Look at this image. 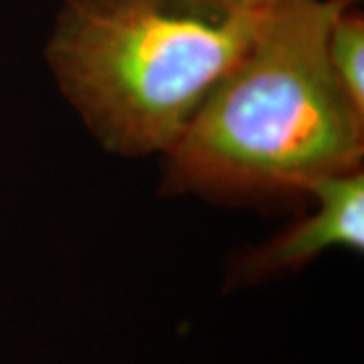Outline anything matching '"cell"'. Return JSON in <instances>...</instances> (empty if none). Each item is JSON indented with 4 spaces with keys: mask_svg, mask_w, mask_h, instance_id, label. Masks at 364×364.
Masks as SVG:
<instances>
[{
    "mask_svg": "<svg viewBox=\"0 0 364 364\" xmlns=\"http://www.w3.org/2000/svg\"><path fill=\"white\" fill-rule=\"evenodd\" d=\"M328 61L352 105L364 114V21L342 6L328 31Z\"/></svg>",
    "mask_w": 364,
    "mask_h": 364,
    "instance_id": "4",
    "label": "cell"
},
{
    "mask_svg": "<svg viewBox=\"0 0 364 364\" xmlns=\"http://www.w3.org/2000/svg\"><path fill=\"white\" fill-rule=\"evenodd\" d=\"M336 0L277 2L166 152L174 191L213 196L310 193L360 168L364 114L328 61Z\"/></svg>",
    "mask_w": 364,
    "mask_h": 364,
    "instance_id": "1",
    "label": "cell"
},
{
    "mask_svg": "<svg viewBox=\"0 0 364 364\" xmlns=\"http://www.w3.org/2000/svg\"><path fill=\"white\" fill-rule=\"evenodd\" d=\"M227 2H237V4H253V6H267V4H277L284 0H227Z\"/></svg>",
    "mask_w": 364,
    "mask_h": 364,
    "instance_id": "5",
    "label": "cell"
},
{
    "mask_svg": "<svg viewBox=\"0 0 364 364\" xmlns=\"http://www.w3.org/2000/svg\"><path fill=\"white\" fill-rule=\"evenodd\" d=\"M336 2H340L342 6H352V4H354L356 0H336Z\"/></svg>",
    "mask_w": 364,
    "mask_h": 364,
    "instance_id": "6",
    "label": "cell"
},
{
    "mask_svg": "<svg viewBox=\"0 0 364 364\" xmlns=\"http://www.w3.org/2000/svg\"><path fill=\"white\" fill-rule=\"evenodd\" d=\"M310 193L316 196L318 205L312 215L299 219L284 233L237 261L231 267L229 289L259 284L277 273L296 272L328 249L346 247L350 251H363V168L330 176L318 182Z\"/></svg>",
    "mask_w": 364,
    "mask_h": 364,
    "instance_id": "3",
    "label": "cell"
},
{
    "mask_svg": "<svg viewBox=\"0 0 364 364\" xmlns=\"http://www.w3.org/2000/svg\"><path fill=\"white\" fill-rule=\"evenodd\" d=\"M275 4L65 0L47 59L67 100L112 152H168L259 35Z\"/></svg>",
    "mask_w": 364,
    "mask_h": 364,
    "instance_id": "2",
    "label": "cell"
}]
</instances>
